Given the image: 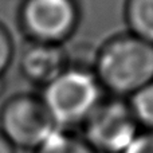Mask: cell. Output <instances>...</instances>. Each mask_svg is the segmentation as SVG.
I'll return each mask as SVG.
<instances>
[{"instance_id": "obj_1", "label": "cell", "mask_w": 153, "mask_h": 153, "mask_svg": "<svg viewBox=\"0 0 153 153\" xmlns=\"http://www.w3.org/2000/svg\"><path fill=\"white\" fill-rule=\"evenodd\" d=\"M91 70L105 95L129 98L153 81V45L118 32L94 51Z\"/></svg>"}, {"instance_id": "obj_2", "label": "cell", "mask_w": 153, "mask_h": 153, "mask_svg": "<svg viewBox=\"0 0 153 153\" xmlns=\"http://www.w3.org/2000/svg\"><path fill=\"white\" fill-rule=\"evenodd\" d=\"M56 128L74 132L101 102L105 93L91 70V65L70 63L59 76L40 90Z\"/></svg>"}, {"instance_id": "obj_3", "label": "cell", "mask_w": 153, "mask_h": 153, "mask_svg": "<svg viewBox=\"0 0 153 153\" xmlns=\"http://www.w3.org/2000/svg\"><path fill=\"white\" fill-rule=\"evenodd\" d=\"M81 22L79 0H22L16 13L18 28L28 43L65 46Z\"/></svg>"}, {"instance_id": "obj_4", "label": "cell", "mask_w": 153, "mask_h": 153, "mask_svg": "<svg viewBox=\"0 0 153 153\" xmlns=\"http://www.w3.org/2000/svg\"><path fill=\"white\" fill-rule=\"evenodd\" d=\"M56 130L39 94L16 93L0 108V133L16 151L34 153Z\"/></svg>"}, {"instance_id": "obj_5", "label": "cell", "mask_w": 153, "mask_h": 153, "mask_svg": "<svg viewBox=\"0 0 153 153\" xmlns=\"http://www.w3.org/2000/svg\"><path fill=\"white\" fill-rule=\"evenodd\" d=\"M141 132L125 98L105 95L79 128L97 153H122Z\"/></svg>"}, {"instance_id": "obj_6", "label": "cell", "mask_w": 153, "mask_h": 153, "mask_svg": "<svg viewBox=\"0 0 153 153\" xmlns=\"http://www.w3.org/2000/svg\"><path fill=\"white\" fill-rule=\"evenodd\" d=\"M69 65L70 55L65 46L28 42L18 62L20 75L40 90L61 75Z\"/></svg>"}, {"instance_id": "obj_7", "label": "cell", "mask_w": 153, "mask_h": 153, "mask_svg": "<svg viewBox=\"0 0 153 153\" xmlns=\"http://www.w3.org/2000/svg\"><path fill=\"white\" fill-rule=\"evenodd\" d=\"M126 31L153 45V0H124Z\"/></svg>"}, {"instance_id": "obj_8", "label": "cell", "mask_w": 153, "mask_h": 153, "mask_svg": "<svg viewBox=\"0 0 153 153\" xmlns=\"http://www.w3.org/2000/svg\"><path fill=\"white\" fill-rule=\"evenodd\" d=\"M34 153H97L79 134L67 130H56Z\"/></svg>"}, {"instance_id": "obj_9", "label": "cell", "mask_w": 153, "mask_h": 153, "mask_svg": "<svg viewBox=\"0 0 153 153\" xmlns=\"http://www.w3.org/2000/svg\"><path fill=\"white\" fill-rule=\"evenodd\" d=\"M126 101L140 129L153 132V81L126 98Z\"/></svg>"}, {"instance_id": "obj_10", "label": "cell", "mask_w": 153, "mask_h": 153, "mask_svg": "<svg viewBox=\"0 0 153 153\" xmlns=\"http://www.w3.org/2000/svg\"><path fill=\"white\" fill-rule=\"evenodd\" d=\"M15 59V42L10 30L0 22V78H4Z\"/></svg>"}, {"instance_id": "obj_11", "label": "cell", "mask_w": 153, "mask_h": 153, "mask_svg": "<svg viewBox=\"0 0 153 153\" xmlns=\"http://www.w3.org/2000/svg\"><path fill=\"white\" fill-rule=\"evenodd\" d=\"M122 153H153V132L141 130Z\"/></svg>"}, {"instance_id": "obj_12", "label": "cell", "mask_w": 153, "mask_h": 153, "mask_svg": "<svg viewBox=\"0 0 153 153\" xmlns=\"http://www.w3.org/2000/svg\"><path fill=\"white\" fill-rule=\"evenodd\" d=\"M0 153H16V149L8 143L1 133H0Z\"/></svg>"}, {"instance_id": "obj_13", "label": "cell", "mask_w": 153, "mask_h": 153, "mask_svg": "<svg viewBox=\"0 0 153 153\" xmlns=\"http://www.w3.org/2000/svg\"><path fill=\"white\" fill-rule=\"evenodd\" d=\"M4 90H5V79L0 78V97L4 94Z\"/></svg>"}]
</instances>
